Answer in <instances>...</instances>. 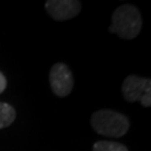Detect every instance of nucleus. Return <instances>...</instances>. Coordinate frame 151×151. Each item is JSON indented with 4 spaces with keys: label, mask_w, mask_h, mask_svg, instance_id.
<instances>
[{
    "label": "nucleus",
    "mask_w": 151,
    "mask_h": 151,
    "mask_svg": "<svg viewBox=\"0 0 151 151\" xmlns=\"http://www.w3.org/2000/svg\"><path fill=\"white\" fill-rule=\"evenodd\" d=\"M91 124L99 134L114 138L124 135L130 127L129 119L124 114L106 109L94 112L91 118Z\"/></svg>",
    "instance_id": "nucleus-2"
},
{
    "label": "nucleus",
    "mask_w": 151,
    "mask_h": 151,
    "mask_svg": "<svg viewBox=\"0 0 151 151\" xmlns=\"http://www.w3.org/2000/svg\"><path fill=\"white\" fill-rule=\"evenodd\" d=\"M150 90L151 81L149 78H142L135 75L128 76L122 85L124 99L130 103L140 101L141 97Z\"/></svg>",
    "instance_id": "nucleus-5"
},
{
    "label": "nucleus",
    "mask_w": 151,
    "mask_h": 151,
    "mask_svg": "<svg viewBox=\"0 0 151 151\" xmlns=\"http://www.w3.org/2000/svg\"><path fill=\"white\" fill-rule=\"evenodd\" d=\"M141 24L142 22L138 8L132 5H123L113 12L112 24L109 30L120 38L132 39L139 35Z\"/></svg>",
    "instance_id": "nucleus-1"
},
{
    "label": "nucleus",
    "mask_w": 151,
    "mask_h": 151,
    "mask_svg": "<svg viewBox=\"0 0 151 151\" xmlns=\"http://www.w3.org/2000/svg\"><path fill=\"white\" fill-rule=\"evenodd\" d=\"M140 102L145 108H149V106H150L151 105V90L147 92L146 94L141 97Z\"/></svg>",
    "instance_id": "nucleus-8"
},
{
    "label": "nucleus",
    "mask_w": 151,
    "mask_h": 151,
    "mask_svg": "<svg viewBox=\"0 0 151 151\" xmlns=\"http://www.w3.org/2000/svg\"><path fill=\"white\" fill-rule=\"evenodd\" d=\"M16 119V111L8 103L0 102V129L10 125Z\"/></svg>",
    "instance_id": "nucleus-6"
},
{
    "label": "nucleus",
    "mask_w": 151,
    "mask_h": 151,
    "mask_svg": "<svg viewBox=\"0 0 151 151\" xmlns=\"http://www.w3.org/2000/svg\"><path fill=\"white\" fill-rule=\"evenodd\" d=\"M93 151H129L128 148L113 141H97L93 146Z\"/></svg>",
    "instance_id": "nucleus-7"
},
{
    "label": "nucleus",
    "mask_w": 151,
    "mask_h": 151,
    "mask_svg": "<svg viewBox=\"0 0 151 151\" xmlns=\"http://www.w3.org/2000/svg\"><path fill=\"white\" fill-rule=\"evenodd\" d=\"M7 86V81H6V77L4 76V74L0 72V94L6 90Z\"/></svg>",
    "instance_id": "nucleus-9"
},
{
    "label": "nucleus",
    "mask_w": 151,
    "mask_h": 151,
    "mask_svg": "<svg viewBox=\"0 0 151 151\" xmlns=\"http://www.w3.org/2000/svg\"><path fill=\"white\" fill-rule=\"evenodd\" d=\"M49 82L54 94L60 97L67 96L74 85L72 72L63 63H57L52 67L49 73Z\"/></svg>",
    "instance_id": "nucleus-3"
},
{
    "label": "nucleus",
    "mask_w": 151,
    "mask_h": 151,
    "mask_svg": "<svg viewBox=\"0 0 151 151\" xmlns=\"http://www.w3.org/2000/svg\"><path fill=\"white\" fill-rule=\"evenodd\" d=\"M48 15L55 20H67L77 16L82 5L77 0H49L45 4Z\"/></svg>",
    "instance_id": "nucleus-4"
}]
</instances>
